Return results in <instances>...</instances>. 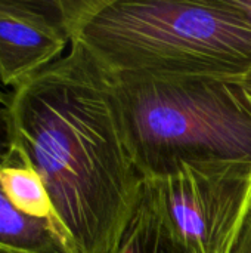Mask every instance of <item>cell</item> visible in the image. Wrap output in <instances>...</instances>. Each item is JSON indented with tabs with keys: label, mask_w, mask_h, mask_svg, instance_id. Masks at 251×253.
I'll use <instances>...</instances> for the list:
<instances>
[{
	"label": "cell",
	"mask_w": 251,
	"mask_h": 253,
	"mask_svg": "<svg viewBox=\"0 0 251 253\" xmlns=\"http://www.w3.org/2000/svg\"><path fill=\"white\" fill-rule=\"evenodd\" d=\"M9 147L37 172L68 253H117L145 179L132 157L112 77L78 42L12 90Z\"/></svg>",
	"instance_id": "cell-1"
},
{
	"label": "cell",
	"mask_w": 251,
	"mask_h": 253,
	"mask_svg": "<svg viewBox=\"0 0 251 253\" xmlns=\"http://www.w3.org/2000/svg\"><path fill=\"white\" fill-rule=\"evenodd\" d=\"M71 42L111 77L207 76L251 70V19L231 0H64Z\"/></svg>",
	"instance_id": "cell-2"
},
{
	"label": "cell",
	"mask_w": 251,
	"mask_h": 253,
	"mask_svg": "<svg viewBox=\"0 0 251 253\" xmlns=\"http://www.w3.org/2000/svg\"><path fill=\"white\" fill-rule=\"evenodd\" d=\"M112 80L127 144L145 181L180 162L251 163V104L237 79Z\"/></svg>",
	"instance_id": "cell-3"
},
{
	"label": "cell",
	"mask_w": 251,
	"mask_h": 253,
	"mask_svg": "<svg viewBox=\"0 0 251 253\" xmlns=\"http://www.w3.org/2000/svg\"><path fill=\"white\" fill-rule=\"evenodd\" d=\"M192 253H232L251 206V163L180 162L149 181Z\"/></svg>",
	"instance_id": "cell-4"
},
{
	"label": "cell",
	"mask_w": 251,
	"mask_h": 253,
	"mask_svg": "<svg viewBox=\"0 0 251 253\" xmlns=\"http://www.w3.org/2000/svg\"><path fill=\"white\" fill-rule=\"evenodd\" d=\"M71 44L64 0H0V83L18 89Z\"/></svg>",
	"instance_id": "cell-5"
},
{
	"label": "cell",
	"mask_w": 251,
	"mask_h": 253,
	"mask_svg": "<svg viewBox=\"0 0 251 253\" xmlns=\"http://www.w3.org/2000/svg\"><path fill=\"white\" fill-rule=\"evenodd\" d=\"M117 253H192L172 227L149 181H145L139 205Z\"/></svg>",
	"instance_id": "cell-6"
},
{
	"label": "cell",
	"mask_w": 251,
	"mask_h": 253,
	"mask_svg": "<svg viewBox=\"0 0 251 253\" xmlns=\"http://www.w3.org/2000/svg\"><path fill=\"white\" fill-rule=\"evenodd\" d=\"M0 253L68 252L50 219L22 213L7 199L0 185Z\"/></svg>",
	"instance_id": "cell-7"
},
{
	"label": "cell",
	"mask_w": 251,
	"mask_h": 253,
	"mask_svg": "<svg viewBox=\"0 0 251 253\" xmlns=\"http://www.w3.org/2000/svg\"><path fill=\"white\" fill-rule=\"evenodd\" d=\"M0 185L7 199L22 213L33 218L50 219L55 224L52 203L43 181L12 147H9L6 159L0 163Z\"/></svg>",
	"instance_id": "cell-8"
},
{
	"label": "cell",
	"mask_w": 251,
	"mask_h": 253,
	"mask_svg": "<svg viewBox=\"0 0 251 253\" xmlns=\"http://www.w3.org/2000/svg\"><path fill=\"white\" fill-rule=\"evenodd\" d=\"M232 253H251V206L246 216V221L241 227L240 236L237 239Z\"/></svg>",
	"instance_id": "cell-9"
},
{
	"label": "cell",
	"mask_w": 251,
	"mask_h": 253,
	"mask_svg": "<svg viewBox=\"0 0 251 253\" xmlns=\"http://www.w3.org/2000/svg\"><path fill=\"white\" fill-rule=\"evenodd\" d=\"M4 108H0V162H3L9 153V135H7Z\"/></svg>",
	"instance_id": "cell-10"
},
{
	"label": "cell",
	"mask_w": 251,
	"mask_h": 253,
	"mask_svg": "<svg viewBox=\"0 0 251 253\" xmlns=\"http://www.w3.org/2000/svg\"><path fill=\"white\" fill-rule=\"evenodd\" d=\"M237 82H238V84L241 86L243 92L246 93L247 99L250 101L251 104V70H249L244 76L237 77Z\"/></svg>",
	"instance_id": "cell-11"
},
{
	"label": "cell",
	"mask_w": 251,
	"mask_h": 253,
	"mask_svg": "<svg viewBox=\"0 0 251 253\" xmlns=\"http://www.w3.org/2000/svg\"><path fill=\"white\" fill-rule=\"evenodd\" d=\"M234 6L238 7L247 18L251 19V0H232Z\"/></svg>",
	"instance_id": "cell-12"
},
{
	"label": "cell",
	"mask_w": 251,
	"mask_h": 253,
	"mask_svg": "<svg viewBox=\"0 0 251 253\" xmlns=\"http://www.w3.org/2000/svg\"><path fill=\"white\" fill-rule=\"evenodd\" d=\"M9 98H10V95H7V93L0 87V108H4V107L7 105Z\"/></svg>",
	"instance_id": "cell-13"
}]
</instances>
